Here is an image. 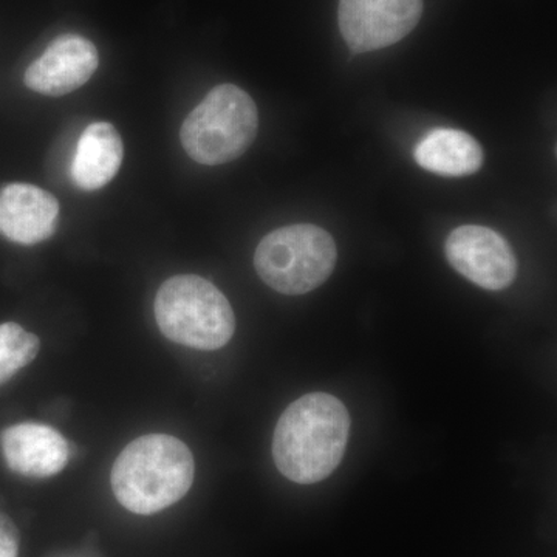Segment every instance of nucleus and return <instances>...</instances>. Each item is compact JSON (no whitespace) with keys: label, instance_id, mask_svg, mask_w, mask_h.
I'll return each mask as SVG.
<instances>
[{"label":"nucleus","instance_id":"1","mask_svg":"<svg viewBox=\"0 0 557 557\" xmlns=\"http://www.w3.org/2000/svg\"><path fill=\"white\" fill-rule=\"evenodd\" d=\"M350 416L333 395H304L278 418L273 437L274 463L284 478L300 485L321 482L343 461Z\"/></svg>","mask_w":557,"mask_h":557},{"label":"nucleus","instance_id":"2","mask_svg":"<svg viewBox=\"0 0 557 557\" xmlns=\"http://www.w3.org/2000/svg\"><path fill=\"white\" fill-rule=\"evenodd\" d=\"M193 453L182 440L149 434L129 443L113 465L112 490L127 511L150 516L186 496L194 482Z\"/></svg>","mask_w":557,"mask_h":557},{"label":"nucleus","instance_id":"3","mask_svg":"<svg viewBox=\"0 0 557 557\" xmlns=\"http://www.w3.org/2000/svg\"><path fill=\"white\" fill-rule=\"evenodd\" d=\"M157 324L172 343L197 350H218L230 343L236 317L214 284L196 274L168 278L153 304Z\"/></svg>","mask_w":557,"mask_h":557},{"label":"nucleus","instance_id":"4","mask_svg":"<svg viewBox=\"0 0 557 557\" xmlns=\"http://www.w3.org/2000/svg\"><path fill=\"white\" fill-rule=\"evenodd\" d=\"M259 113L247 91L234 84L214 87L180 131L186 153L205 166H219L247 152L258 135Z\"/></svg>","mask_w":557,"mask_h":557},{"label":"nucleus","instance_id":"5","mask_svg":"<svg viewBox=\"0 0 557 557\" xmlns=\"http://www.w3.org/2000/svg\"><path fill=\"white\" fill-rule=\"evenodd\" d=\"M338 248L327 231L311 223L284 226L267 234L255 252L259 277L288 296L321 287L336 267Z\"/></svg>","mask_w":557,"mask_h":557},{"label":"nucleus","instance_id":"6","mask_svg":"<svg viewBox=\"0 0 557 557\" xmlns=\"http://www.w3.org/2000/svg\"><path fill=\"white\" fill-rule=\"evenodd\" d=\"M421 14L423 0H339V30L348 49L368 53L405 39Z\"/></svg>","mask_w":557,"mask_h":557},{"label":"nucleus","instance_id":"7","mask_svg":"<svg viewBox=\"0 0 557 557\" xmlns=\"http://www.w3.org/2000/svg\"><path fill=\"white\" fill-rule=\"evenodd\" d=\"M445 252L454 270L491 292L508 288L518 276L511 245L486 226H458L446 239Z\"/></svg>","mask_w":557,"mask_h":557},{"label":"nucleus","instance_id":"8","mask_svg":"<svg viewBox=\"0 0 557 557\" xmlns=\"http://www.w3.org/2000/svg\"><path fill=\"white\" fill-rule=\"evenodd\" d=\"M100 64L97 47L78 35H64L47 47L25 72V86L47 97H64L78 90Z\"/></svg>","mask_w":557,"mask_h":557},{"label":"nucleus","instance_id":"9","mask_svg":"<svg viewBox=\"0 0 557 557\" xmlns=\"http://www.w3.org/2000/svg\"><path fill=\"white\" fill-rule=\"evenodd\" d=\"M58 218L57 197L38 186L11 183L0 189V234L11 242L36 245L50 239Z\"/></svg>","mask_w":557,"mask_h":557},{"label":"nucleus","instance_id":"10","mask_svg":"<svg viewBox=\"0 0 557 557\" xmlns=\"http://www.w3.org/2000/svg\"><path fill=\"white\" fill-rule=\"evenodd\" d=\"M0 448L7 467L24 478H53L69 461L67 442L46 424L21 423L5 429L0 435Z\"/></svg>","mask_w":557,"mask_h":557},{"label":"nucleus","instance_id":"11","mask_svg":"<svg viewBox=\"0 0 557 557\" xmlns=\"http://www.w3.org/2000/svg\"><path fill=\"white\" fill-rule=\"evenodd\" d=\"M123 157L124 145L119 131L104 121L90 124L76 146L73 182L83 190L104 188L119 174Z\"/></svg>","mask_w":557,"mask_h":557},{"label":"nucleus","instance_id":"12","mask_svg":"<svg viewBox=\"0 0 557 557\" xmlns=\"http://www.w3.org/2000/svg\"><path fill=\"white\" fill-rule=\"evenodd\" d=\"M413 157L423 170L442 177L475 174L483 164L478 139L463 131L435 129L418 141Z\"/></svg>","mask_w":557,"mask_h":557},{"label":"nucleus","instance_id":"13","mask_svg":"<svg viewBox=\"0 0 557 557\" xmlns=\"http://www.w3.org/2000/svg\"><path fill=\"white\" fill-rule=\"evenodd\" d=\"M39 348L38 336L22 329L16 322L0 324V384L27 368L39 354Z\"/></svg>","mask_w":557,"mask_h":557},{"label":"nucleus","instance_id":"14","mask_svg":"<svg viewBox=\"0 0 557 557\" xmlns=\"http://www.w3.org/2000/svg\"><path fill=\"white\" fill-rule=\"evenodd\" d=\"M20 531L9 516L0 515V557H17Z\"/></svg>","mask_w":557,"mask_h":557}]
</instances>
